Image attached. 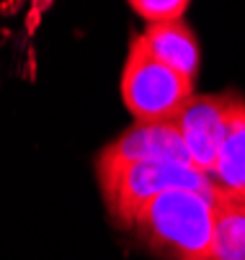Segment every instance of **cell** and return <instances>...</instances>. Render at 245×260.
<instances>
[{"instance_id":"obj_8","label":"cell","mask_w":245,"mask_h":260,"mask_svg":"<svg viewBox=\"0 0 245 260\" xmlns=\"http://www.w3.org/2000/svg\"><path fill=\"white\" fill-rule=\"evenodd\" d=\"M204 260H245V201L217 199L212 242Z\"/></svg>"},{"instance_id":"obj_3","label":"cell","mask_w":245,"mask_h":260,"mask_svg":"<svg viewBox=\"0 0 245 260\" xmlns=\"http://www.w3.org/2000/svg\"><path fill=\"white\" fill-rule=\"evenodd\" d=\"M119 93L134 121H170L196 93V83L160 62L142 42V34H134L121 67Z\"/></svg>"},{"instance_id":"obj_7","label":"cell","mask_w":245,"mask_h":260,"mask_svg":"<svg viewBox=\"0 0 245 260\" xmlns=\"http://www.w3.org/2000/svg\"><path fill=\"white\" fill-rule=\"evenodd\" d=\"M209 180L220 199L245 201V98L209 170Z\"/></svg>"},{"instance_id":"obj_9","label":"cell","mask_w":245,"mask_h":260,"mask_svg":"<svg viewBox=\"0 0 245 260\" xmlns=\"http://www.w3.org/2000/svg\"><path fill=\"white\" fill-rule=\"evenodd\" d=\"M129 6L147 23H165V21H181L191 0H129Z\"/></svg>"},{"instance_id":"obj_6","label":"cell","mask_w":245,"mask_h":260,"mask_svg":"<svg viewBox=\"0 0 245 260\" xmlns=\"http://www.w3.org/2000/svg\"><path fill=\"white\" fill-rule=\"evenodd\" d=\"M142 42L160 62H165L170 70L181 72L183 78L196 83L201 70V44L196 31L183 18L165 23H147V28L142 31Z\"/></svg>"},{"instance_id":"obj_2","label":"cell","mask_w":245,"mask_h":260,"mask_svg":"<svg viewBox=\"0 0 245 260\" xmlns=\"http://www.w3.org/2000/svg\"><path fill=\"white\" fill-rule=\"evenodd\" d=\"M96 178L109 216L121 230H132V221L139 214V209L165 191L194 188L217 196L209 175L183 162H163V160L96 162Z\"/></svg>"},{"instance_id":"obj_4","label":"cell","mask_w":245,"mask_h":260,"mask_svg":"<svg viewBox=\"0 0 245 260\" xmlns=\"http://www.w3.org/2000/svg\"><path fill=\"white\" fill-rule=\"evenodd\" d=\"M245 95L235 90L225 93H194L170 121L176 124L191 165L209 175L215 165V157L220 152V147L232 126V119L237 114V108Z\"/></svg>"},{"instance_id":"obj_5","label":"cell","mask_w":245,"mask_h":260,"mask_svg":"<svg viewBox=\"0 0 245 260\" xmlns=\"http://www.w3.org/2000/svg\"><path fill=\"white\" fill-rule=\"evenodd\" d=\"M139 160L191 165L189 150L173 121H134L96 155V162H139Z\"/></svg>"},{"instance_id":"obj_1","label":"cell","mask_w":245,"mask_h":260,"mask_svg":"<svg viewBox=\"0 0 245 260\" xmlns=\"http://www.w3.org/2000/svg\"><path fill=\"white\" fill-rule=\"evenodd\" d=\"M215 193L173 188L155 196L132 221L137 240L163 260H204L217 214Z\"/></svg>"}]
</instances>
